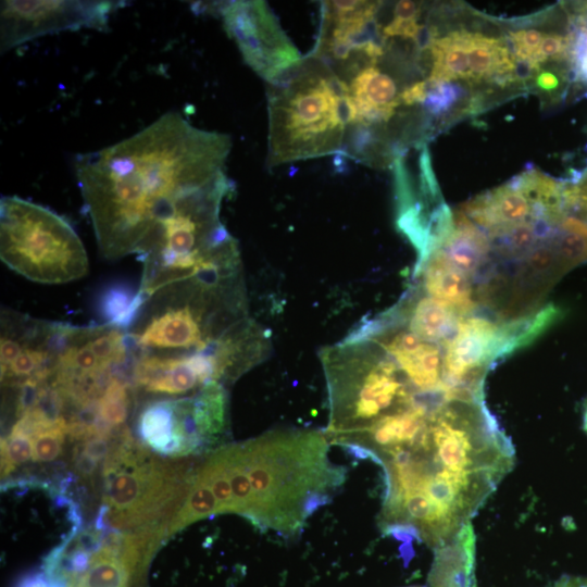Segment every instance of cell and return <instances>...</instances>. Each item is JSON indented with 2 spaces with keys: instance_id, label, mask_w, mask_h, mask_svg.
I'll list each match as a JSON object with an SVG mask.
<instances>
[{
  "instance_id": "4316f807",
  "label": "cell",
  "mask_w": 587,
  "mask_h": 587,
  "mask_svg": "<svg viewBox=\"0 0 587 587\" xmlns=\"http://www.w3.org/2000/svg\"><path fill=\"white\" fill-rule=\"evenodd\" d=\"M17 587H66V585L57 577L38 572L24 577Z\"/></svg>"
},
{
  "instance_id": "7a4b0ae2",
  "label": "cell",
  "mask_w": 587,
  "mask_h": 587,
  "mask_svg": "<svg viewBox=\"0 0 587 587\" xmlns=\"http://www.w3.org/2000/svg\"><path fill=\"white\" fill-rule=\"evenodd\" d=\"M329 442L316 430L288 429L216 448L191 471L176 523L236 513L261 530L298 536L345 483Z\"/></svg>"
},
{
  "instance_id": "e0dca14e",
  "label": "cell",
  "mask_w": 587,
  "mask_h": 587,
  "mask_svg": "<svg viewBox=\"0 0 587 587\" xmlns=\"http://www.w3.org/2000/svg\"><path fill=\"white\" fill-rule=\"evenodd\" d=\"M147 298L126 284L108 286L99 297L98 310L103 324L129 330L140 315Z\"/></svg>"
},
{
  "instance_id": "30bf717a",
  "label": "cell",
  "mask_w": 587,
  "mask_h": 587,
  "mask_svg": "<svg viewBox=\"0 0 587 587\" xmlns=\"http://www.w3.org/2000/svg\"><path fill=\"white\" fill-rule=\"evenodd\" d=\"M137 433L146 447L166 457L182 458L208 451L191 396L146 403L137 417Z\"/></svg>"
},
{
  "instance_id": "4fadbf2b",
  "label": "cell",
  "mask_w": 587,
  "mask_h": 587,
  "mask_svg": "<svg viewBox=\"0 0 587 587\" xmlns=\"http://www.w3.org/2000/svg\"><path fill=\"white\" fill-rule=\"evenodd\" d=\"M417 285L432 297L447 303L462 314L475 312L477 300L472 278L452 266L437 250L419 260Z\"/></svg>"
},
{
  "instance_id": "f1b7e54d",
  "label": "cell",
  "mask_w": 587,
  "mask_h": 587,
  "mask_svg": "<svg viewBox=\"0 0 587 587\" xmlns=\"http://www.w3.org/2000/svg\"><path fill=\"white\" fill-rule=\"evenodd\" d=\"M583 428H584L585 433L587 434V400L584 403Z\"/></svg>"
},
{
  "instance_id": "ba28073f",
  "label": "cell",
  "mask_w": 587,
  "mask_h": 587,
  "mask_svg": "<svg viewBox=\"0 0 587 587\" xmlns=\"http://www.w3.org/2000/svg\"><path fill=\"white\" fill-rule=\"evenodd\" d=\"M223 25L246 63L272 83L296 66L302 57L264 1L241 0L218 5Z\"/></svg>"
},
{
  "instance_id": "603a6c76",
  "label": "cell",
  "mask_w": 587,
  "mask_h": 587,
  "mask_svg": "<svg viewBox=\"0 0 587 587\" xmlns=\"http://www.w3.org/2000/svg\"><path fill=\"white\" fill-rule=\"evenodd\" d=\"M428 86V85H427ZM460 96V89L451 83L428 86L423 105L432 114H441L449 110Z\"/></svg>"
},
{
  "instance_id": "d4e9b609",
  "label": "cell",
  "mask_w": 587,
  "mask_h": 587,
  "mask_svg": "<svg viewBox=\"0 0 587 587\" xmlns=\"http://www.w3.org/2000/svg\"><path fill=\"white\" fill-rule=\"evenodd\" d=\"M0 447L5 450L15 467L33 460V441L27 435L10 432L7 437L1 438Z\"/></svg>"
},
{
  "instance_id": "6da1fadb",
  "label": "cell",
  "mask_w": 587,
  "mask_h": 587,
  "mask_svg": "<svg viewBox=\"0 0 587 587\" xmlns=\"http://www.w3.org/2000/svg\"><path fill=\"white\" fill-rule=\"evenodd\" d=\"M228 135L192 126L168 112L139 133L74 166L101 254H143L158 229L226 174Z\"/></svg>"
},
{
  "instance_id": "ac0fdd59",
  "label": "cell",
  "mask_w": 587,
  "mask_h": 587,
  "mask_svg": "<svg viewBox=\"0 0 587 587\" xmlns=\"http://www.w3.org/2000/svg\"><path fill=\"white\" fill-rule=\"evenodd\" d=\"M128 408V383L116 376L97 402L98 419L112 428L120 427L127 419Z\"/></svg>"
},
{
  "instance_id": "d6986e66",
  "label": "cell",
  "mask_w": 587,
  "mask_h": 587,
  "mask_svg": "<svg viewBox=\"0 0 587 587\" xmlns=\"http://www.w3.org/2000/svg\"><path fill=\"white\" fill-rule=\"evenodd\" d=\"M421 4L411 0L398 1L391 21L383 27L385 38L401 37L403 39H420L423 26L419 23Z\"/></svg>"
},
{
  "instance_id": "2e32d148",
  "label": "cell",
  "mask_w": 587,
  "mask_h": 587,
  "mask_svg": "<svg viewBox=\"0 0 587 587\" xmlns=\"http://www.w3.org/2000/svg\"><path fill=\"white\" fill-rule=\"evenodd\" d=\"M466 35L467 30L460 29L428 40L427 47L433 62L426 80L428 86L459 79L470 80Z\"/></svg>"
},
{
  "instance_id": "9c48e42d",
  "label": "cell",
  "mask_w": 587,
  "mask_h": 587,
  "mask_svg": "<svg viewBox=\"0 0 587 587\" xmlns=\"http://www.w3.org/2000/svg\"><path fill=\"white\" fill-rule=\"evenodd\" d=\"M124 1H1V51L61 30L107 28Z\"/></svg>"
},
{
  "instance_id": "484cf974",
  "label": "cell",
  "mask_w": 587,
  "mask_h": 587,
  "mask_svg": "<svg viewBox=\"0 0 587 587\" xmlns=\"http://www.w3.org/2000/svg\"><path fill=\"white\" fill-rule=\"evenodd\" d=\"M427 90L428 86L426 80L413 83L400 92V102L405 105H413L415 103L423 104Z\"/></svg>"
},
{
  "instance_id": "9a60e30c",
  "label": "cell",
  "mask_w": 587,
  "mask_h": 587,
  "mask_svg": "<svg viewBox=\"0 0 587 587\" xmlns=\"http://www.w3.org/2000/svg\"><path fill=\"white\" fill-rule=\"evenodd\" d=\"M466 51L470 80L509 83L516 75V59L502 39L469 32Z\"/></svg>"
},
{
  "instance_id": "7402d4cb",
  "label": "cell",
  "mask_w": 587,
  "mask_h": 587,
  "mask_svg": "<svg viewBox=\"0 0 587 587\" xmlns=\"http://www.w3.org/2000/svg\"><path fill=\"white\" fill-rule=\"evenodd\" d=\"M545 35L537 29H521L510 33L512 52L516 61H521L530 68Z\"/></svg>"
},
{
  "instance_id": "3957f363",
  "label": "cell",
  "mask_w": 587,
  "mask_h": 587,
  "mask_svg": "<svg viewBox=\"0 0 587 587\" xmlns=\"http://www.w3.org/2000/svg\"><path fill=\"white\" fill-rule=\"evenodd\" d=\"M247 320L238 273L208 272L151 296L127 337L136 354L211 357Z\"/></svg>"
},
{
  "instance_id": "52a82bcc",
  "label": "cell",
  "mask_w": 587,
  "mask_h": 587,
  "mask_svg": "<svg viewBox=\"0 0 587 587\" xmlns=\"http://www.w3.org/2000/svg\"><path fill=\"white\" fill-rule=\"evenodd\" d=\"M379 7L376 1H323L320 35L310 54L328 64L345 83L376 65L384 54L373 35Z\"/></svg>"
},
{
  "instance_id": "44dd1931",
  "label": "cell",
  "mask_w": 587,
  "mask_h": 587,
  "mask_svg": "<svg viewBox=\"0 0 587 587\" xmlns=\"http://www.w3.org/2000/svg\"><path fill=\"white\" fill-rule=\"evenodd\" d=\"M584 9V8H583ZM571 35L570 54L574 79L587 86V10L578 12Z\"/></svg>"
},
{
  "instance_id": "277c9868",
  "label": "cell",
  "mask_w": 587,
  "mask_h": 587,
  "mask_svg": "<svg viewBox=\"0 0 587 587\" xmlns=\"http://www.w3.org/2000/svg\"><path fill=\"white\" fill-rule=\"evenodd\" d=\"M268 168L341 152L348 129L346 83L322 60H302L267 84Z\"/></svg>"
},
{
  "instance_id": "8992f818",
  "label": "cell",
  "mask_w": 587,
  "mask_h": 587,
  "mask_svg": "<svg viewBox=\"0 0 587 587\" xmlns=\"http://www.w3.org/2000/svg\"><path fill=\"white\" fill-rule=\"evenodd\" d=\"M0 257L29 280L63 284L88 272V258L78 235L50 209L5 196L0 201Z\"/></svg>"
},
{
  "instance_id": "8fae6325",
  "label": "cell",
  "mask_w": 587,
  "mask_h": 587,
  "mask_svg": "<svg viewBox=\"0 0 587 587\" xmlns=\"http://www.w3.org/2000/svg\"><path fill=\"white\" fill-rule=\"evenodd\" d=\"M212 357L133 354V380L145 391L155 395L180 396L199 391L211 382H218Z\"/></svg>"
},
{
  "instance_id": "5b68a950",
  "label": "cell",
  "mask_w": 587,
  "mask_h": 587,
  "mask_svg": "<svg viewBox=\"0 0 587 587\" xmlns=\"http://www.w3.org/2000/svg\"><path fill=\"white\" fill-rule=\"evenodd\" d=\"M190 472L155 459L121 429L104 460L103 505L96 527L165 537L160 520L170 514L173 519L180 509Z\"/></svg>"
},
{
  "instance_id": "5bb4252c",
  "label": "cell",
  "mask_w": 587,
  "mask_h": 587,
  "mask_svg": "<svg viewBox=\"0 0 587 587\" xmlns=\"http://www.w3.org/2000/svg\"><path fill=\"white\" fill-rule=\"evenodd\" d=\"M434 551L429 587H476L475 535L471 523L451 541Z\"/></svg>"
},
{
  "instance_id": "7c38bea8",
  "label": "cell",
  "mask_w": 587,
  "mask_h": 587,
  "mask_svg": "<svg viewBox=\"0 0 587 587\" xmlns=\"http://www.w3.org/2000/svg\"><path fill=\"white\" fill-rule=\"evenodd\" d=\"M399 96L388 74L376 65L364 67L346 83L348 129L371 132L388 122L401 104Z\"/></svg>"
},
{
  "instance_id": "cb8c5ba5",
  "label": "cell",
  "mask_w": 587,
  "mask_h": 587,
  "mask_svg": "<svg viewBox=\"0 0 587 587\" xmlns=\"http://www.w3.org/2000/svg\"><path fill=\"white\" fill-rule=\"evenodd\" d=\"M571 35L546 34L533 60L530 70L538 67L550 59L564 58L570 54Z\"/></svg>"
},
{
  "instance_id": "83f0119b",
  "label": "cell",
  "mask_w": 587,
  "mask_h": 587,
  "mask_svg": "<svg viewBox=\"0 0 587 587\" xmlns=\"http://www.w3.org/2000/svg\"><path fill=\"white\" fill-rule=\"evenodd\" d=\"M537 84L545 90H552L558 86V78L552 73L542 72L537 78Z\"/></svg>"
},
{
  "instance_id": "ffe728a7",
  "label": "cell",
  "mask_w": 587,
  "mask_h": 587,
  "mask_svg": "<svg viewBox=\"0 0 587 587\" xmlns=\"http://www.w3.org/2000/svg\"><path fill=\"white\" fill-rule=\"evenodd\" d=\"M67 435V420L61 416L53 424L47 426L32 437L33 460L50 462L59 457Z\"/></svg>"
}]
</instances>
